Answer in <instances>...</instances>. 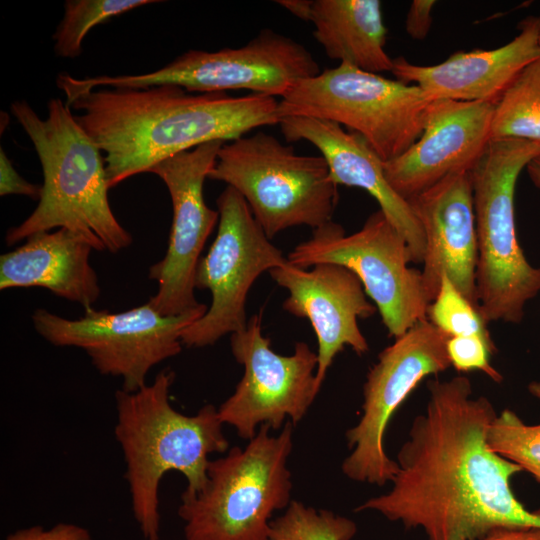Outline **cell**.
Masks as SVG:
<instances>
[{"label": "cell", "mask_w": 540, "mask_h": 540, "mask_svg": "<svg viewBox=\"0 0 540 540\" xmlns=\"http://www.w3.org/2000/svg\"><path fill=\"white\" fill-rule=\"evenodd\" d=\"M427 319L449 337L479 335L492 340L488 323L444 274L435 299L427 309Z\"/></svg>", "instance_id": "cell-27"}, {"label": "cell", "mask_w": 540, "mask_h": 540, "mask_svg": "<svg viewBox=\"0 0 540 540\" xmlns=\"http://www.w3.org/2000/svg\"><path fill=\"white\" fill-rule=\"evenodd\" d=\"M223 141H210L162 160L150 169L166 185L173 218L164 257L149 268L158 290L148 300L162 315H178L201 305L195 298V273L203 247L219 220L207 206L203 187Z\"/></svg>", "instance_id": "cell-15"}, {"label": "cell", "mask_w": 540, "mask_h": 540, "mask_svg": "<svg viewBox=\"0 0 540 540\" xmlns=\"http://www.w3.org/2000/svg\"><path fill=\"white\" fill-rule=\"evenodd\" d=\"M270 430L262 425L245 448L210 460L205 486L182 493L185 540H270L273 513L291 502L293 424L286 421L278 435Z\"/></svg>", "instance_id": "cell-5"}, {"label": "cell", "mask_w": 540, "mask_h": 540, "mask_svg": "<svg viewBox=\"0 0 540 540\" xmlns=\"http://www.w3.org/2000/svg\"><path fill=\"white\" fill-rule=\"evenodd\" d=\"M539 20V37H540V17H538Z\"/></svg>", "instance_id": "cell-36"}, {"label": "cell", "mask_w": 540, "mask_h": 540, "mask_svg": "<svg viewBox=\"0 0 540 540\" xmlns=\"http://www.w3.org/2000/svg\"><path fill=\"white\" fill-rule=\"evenodd\" d=\"M529 393L540 401V381H533L528 385Z\"/></svg>", "instance_id": "cell-35"}, {"label": "cell", "mask_w": 540, "mask_h": 540, "mask_svg": "<svg viewBox=\"0 0 540 540\" xmlns=\"http://www.w3.org/2000/svg\"><path fill=\"white\" fill-rule=\"evenodd\" d=\"M276 3L298 19L309 22L312 0H278Z\"/></svg>", "instance_id": "cell-33"}, {"label": "cell", "mask_w": 540, "mask_h": 540, "mask_svg": "<svg viewBox=\"0 0 540 540\" xmlns=\"http://www.w3.org/2000/svg\"><path fill=\"white\" fill-rule=\"evenodd\" d=\"M408 201L424 232L421 275L430 303L445 274L479 309L476 288L478 243L469 171L451 174Z\"/></svg>", "instance_id": "cell-18"}, {"label": "cell", "mask_w": 540, "mask_h": 540, "mask_svg": "<svg viewBox=\"0 0 540 540\" xmlns=\"http://www.w3.org/2000/svg\"><path fill=\"white\" fill-rule=\"evenodd\" d=\"M490 136L540 145V57L516 76L495 103Z\"/></svg>", "instance_id": "cell-23"}, {"label": "cell", "mask_w": 540, "mask_h": 540, "mask_svg": "<svg viewBox=\"0 0 540 540\" xmlns=\"http://www.w3.org/2000/svg\"><path fill=\"white\" fill-rule=\"evenodd\" d=\"M479 540H540V528H499Z\"/></svg>", "instance_id": "cell-32"}, {"label": "cell", "mask_w": 540, "mask_h": 540, "mask_svg": "<svg viewBox=\"0 0 540 540\" xmlns=\"http://www.w3.org/2000/svg\"><path fill=\"white\" fill-rule=\"evenodd\" d=\"M519 34L491 50L459 51L436 65H417L393 59L397 80L418 86L432 101L497 102L516 76L540 57L538 17H528Z\"/></svg>", "instance_id": "cell-20"}, {"label": "cell", "mask_w": 540, "mask_h": 540, "mask_svg": "<svg viewBox=\"0 0 540 540\" xmlns=\"http://www.w3.org/2000/svg\"><path fill=\"white\" fill-rule=\"evenodd\" d=\"M287 260L302 269L331 263L351 270L375 302L390 337L427 319L430 301L421 270L409 266L405 239L380 209L351 235L333 221L313 229L311 238L295 246Z\"/></svg>", "instance_id": "cell-10"}, {"label": "cell", "mask_w": 540, "mask_h": 540, "mask_svg": "<svg viewBox=\"0 0 540 540\" xmlns=\"http://www.w3.org/2000/svg\"><path fill=\"white\" fill-rule=\"evenodd\" d=\"M207 310L201 303L182 314L165 316L147 301L118 313L91 307L78 319L38 308L31 319L36 332L50 344L84 350L100 374L121 378V389L132 392L147 384L155 365L181 352L182 332Z\"/></svg>", "instance_id": "cell-11"}, {"label": "cell", "mask_w": 540, "mask_h": 540, "mask_svg": "<svg viewBox=\"0 0 540 540\" xmlns=\"http://www.w3.org/2000/svg\"><path fill=\"white\" fill-rule=\"evenodd\" d=\"M280 118L327 120L362 136L384 161L420 137L432 100L416 85L340 63L297 81L278 100Z\"/></svg>", "instance_id": "cell-8"}, {"label": "cell", "mask_w": 540, "mask_h": 540, "mask_svg": "<svg viewBox=\"0 0 540 540\" xmlns=\"http://www.w3.org/2000/svg\"><path fill=\"white\" fill-rule=\"evenodd\" d=\"M494 107L489 101H432L420 137L384 162L393 189L409 200L451 174L470 171L491 140Z\"/></svg>", "instance_id": "cell-17"}, {"label": "cell", "mask_w": 540, "mask_h": 540, "mask_svg": "<svg viewBox=\"0 0 540 540\" xmlns=\"http://www.w3.org/2000/svg\"><path fill=\"white\" fill-rule=\"evenodd\" d=\"M356 532L351 519L295 500L270 523V540H351Z\"/></svg>", "instance_id": "cell-25"}, {"label": "cell", "mask_w": 540, "mask_h": 540, "mask_svg": "<svg viewBox=\"0 0 540 540\" xmlns=\"http://www.w3.org/2000/svg\"><path fill=\"white\" fill-rule=\"evenodd\" d=\"M309 22L329 58L366 72H391L380 1L312 0Z\"/></svg>", "instance_id": "cell-22"}, {"label": "cell", "mask_w": 540, "mask_h": 540, "mask_svg": "<svg viewBox=\"0 0 540 540\" xmlns=\"http://www.w3.org/2000/svg\"><path fill=\"white\" fill-rule=\"evenodd\" d=\"M449 338L425 319L380 352L364 383L362 415L346 432L351 453L342 463V472L349 479L378 486L391 482L397 463L385 451L387 426L425 377L451 366Z\"/></svg>", "instance_id": "cell-13"}, {"label": "cell", "mask_w": 540, "mask_h": 540, "mask_svg": "<svg viewBox=\"0 0 540 540\" xmlns=\"http://www.w3.org/2000/svg\"><path fill=\"white\" fill-rule=\"evenodd\" d=\"M155 0H67L64 16L52 38L54 51L63 58H75L82 51V42L96 25L151 3Z\"/></svg>", "instance_id": "cell-24"}, {"label": "cell", "mask_w": 540, "mask_h": 540, "mask_svg": "<svg viewBox=\"0 0 540 540\" xmlns=\"http://www.w3.org/2000/svg\"><path fill=\"white\" fill-rule=\"evenodd\" d=\"M492 451L540 482V424L528 425L509 409L497 414L487 431Z\"/></svg>", "instance_id": "cell-26"}, {"label": "cell", "mask_w": 540, "mask_h": 540, "mask_svg": "<svg viewBox=\"0 0 540 540\" xmlns=\"http://www.w3.org/2000/svg\"><path fill=\"white\" fill-rule=\"evenodd\" d=\"M175 373L160 371L152 383L136 391L115 392V438L122 450L131 507L143 540H160L159 486L176 471L185 477L183 493L195 494L207 482L212 453H225L218 408L204 405L194 415L178 412L170 403Z\"/></svg>", "instance_id": "cell-3"}, {"label": "cell", "mask_w": 540, "mask_h": 540, "mask_svg": "<svg viewBox=\"0 0 540 540\" xmlns=\"http://www.w3.org/2000/svg\"><path fill=\"white\" fill-rule=\"evenodd\" d=\"M4 540H93L89 531L79 525L67 522L51 527L34 525L16 530Z\"/></svg>", "instance_id": "cell-29"}, {"label": "cell", "mask_w": 540, "mask_h": 540, "mask_svg": "<svg viewBox=\"0 0 540 540\" xmlns=\"http://www.w3.org/2000/svg\"><path fill=\"white\" fill-rule=\"evenodd\" d=\"M42 186L25 180L14 168L3 148L0 149V195L19 194L40 199Z\"/></svg>", "instance_id": "cell-30"}, {"label": "cell", "mask_w": 540, "mask_h": 540, "mask_svg": "<svg viewBox=\"0 0 540 540\" xmlns=\"http://www.w3.org/2000/svg\"><path fill=\"white\" fill-rule=\"evenodd\" d=\"M435 4L434 0L412 1L405 20V29L411 38L423 40L427 37L432 25V11Z\"/></svg>", "instance_id": "cell-31"}, {"label": "cell", "mask_w": 540, "mask_h": 540, "mask_svg": "<svg viewBox=\"0 0 540 540\" xmlns=\"http://www.w3.org/2000/svg\"><path fill=\"white\" fill-rule=\"evenodd\" d=\"M91 243L66 228L38 232L0 256V289L41 287L84 309L101 294L89 263Z\"/></svg>", "instance_id": "cell-21"}, {"label": "cell", "mask_w": 540, "mask_h": 540, "mask_svg": "<svg viewBox=\"0 0 540 540\" xmlns=\"http://www.w3.org/2000/svg\"><path fill=\"white\" fill-rule=\"evenodd\" d=\"M230 345L244 373L233 394L218 408L223 424L249 441L262 425L278 430L285 420L293 425L302 420L319 392L314 372L317 353L301 341L291 355L274 352L270 339L262 334L261 314L231 334Z\"/></svg>", "instance_id": "cell-14"}, {"label": "cell", "mask_w": 540, "mask_h": 540, "mask_svg": "<svg viewBox=\"0 0 540 540\" xmlns=\"http://www.w3.org/2000/svg\"><path fill=\"white\" fill-rule=\"evenodd\" d=\"M531 182L540 189V156H537L526 166Z\"/></svg>", "instance_id": "cell-34"}, {"label": "cell", "mask_w": 540, "mask_h": 540, "mask_svg": "<svg viewBox=\"0 0 540 540\" xmlns=\"http://www.w3.org/2000/svg\"><path fill=\"white\" fill-rule=\"evenodd\" d=\"M496 346L492 340L479 335L454 336L447 341V353L451 365L459 372L479 370L495 382L502 375L490 364V355Z\"/></svg>", "instance_id": "cell-28"}, {"label": "cell", "mask_w": 540, "mask_h": 540, "mask_svg": "<svg viewBox=\"0 0 540 540\" xmlns=\"http://www.w3.org/2000/svg\"><path fill=\"white\" fill-rule=\"evenodd\" d=\"M217 235L206 256L200 258L195 288L208 289L211 305L197 321L184 329L182 344L205 347L247 326V295L264 272L288 260L254 218L245 199L227 186L216 201Z\"/></svg>", "instance_id": "cell-12"}, {"label": "cell", "mask_w": 540, "mask_h": 540, "mask_svg": "<svg viewBox=\"0 0 540 540\" xmlns=\"http://www.w3.org/2000/svg\"><path fill=\"white\" fill-rule=\"evenodd\" d=\"M279 101L249 93H191L176 85L97 88L70 108L104 153L109 188L183 151L279 125Z\"/></svg>", "instance_id": "cell-2"}, {"label": "cell", "mask_w": 540, "mask_h": 540, "mask_svg": "<svg viewBox=\"0 0 540 540\" xmlns=\"http://www.w3.org/2000/svg\"><path fill=\"white\" fill-rule=\"evenodd\" d=\"M279 125L287 141H307L318 149L337 185L367 191L405 239L411 262L422 264L425 237L420 221L409 201L390 185L384 161L362 136L337 123L311 117H284Z\"/></svg>", "instance_id": "cell-19"}, {"label": "cell", "mask_w": 540, "mask_h": 540, "mask_svg": "<svg viewBox=\"0 0 540 540\" xmlns=\"http://www.w3.org/2000/svg\"><path fill=\"white\" fill-rule=\"evenodd\" d=\"M208 179L231 186L247 202L269 239L288 228L332 221L338 200L322 155H300L259 131L224 144Z\"/></svg>", "instance_id": "cell-7"}, {"label": "cell", "mask_w": 540, "mask_h": 540, "mask_svg": "<svg viewBox=\"0 0 540 540\" xmlns=\"http://www.w3.org/2000/svg\"><path fill=\"white\" fill-rule=\"evenodd\" d=\"M313 55L296 40L266 28L239 48L189 50L164 67L140 75L62 79V88L75 99L97 88H147L176 85L191 93L248 90L279 97L297 81L319 74Z\"/></svg>", "instance_id": "cell-9"}, {"label": "cell", "mask_w": 540, "mask_h": 540, "mask_svg": "<svg viewBox=\"0 0 540 540\" xmlns=\"http://www.w3.org/2000/svg\"><path fill=\"white\" fill-rule=\"evenodd\" d=\"M289 292L283 309L310 321L318 341L316 385L320 390L336 355L346 346L358 355L369 351L358 320L375 314L359 278L348 268L331 263L302 269L287 262L269 271Z\"/></svg>", "instance_id": "cell-16"}, {"label": "cell", "mask_w": 540, "mask_h": 540, "mask_svg": "<svg viewBox=\"0 0 540 540\" xmlns=\"http://www.w3.org/2000/svg\"><path fill=\"white\" fill-rule=\"evenodd\" d=\"M537 156V143L491 139L469 171L478 243L477 298L487 323H520L526 303L540 292V268L524 255L514 212L517 179Z\"/></svg>", "instance_id": "cell-6"}, {"label": "cell", "mask_w": 540, "mask_h": 540, "mask_svg": "<svg viewBox=\"0 0 540 540\" xmlns=\"http://www.w3.org/2000/svg\"><path fill=\"white\" fill-rule=\"evenodd\" d=\"M425 411L401 446L390 490L356 508L375 511L427 540H479L499 528H540V511L516 498L522 469L492 451L487 431L497 415L458 375L427 384Z\"/></svg>", "instance_id": "cell-1"}, {"label": "cell", "mask_w": 540, "mask_h": 540, "mask_svg": "<svg viewBox=\"0 0 540 540\" xmlns=\"http://www.w3.org/2000/svg\"><path fill=\"white\" fill-rule=\"evenodd\" d=\"M10 109L35 147L44 183L37 207L21 224L8 229L6 244L66 228L86 238L96 251L116 254L129 247L133 238L109 203L104 155L70 107L59 98L50 99L46 119L24 100L14 101Z\"/></svg>", "instance_id": "cell-4"}]
</instances>
